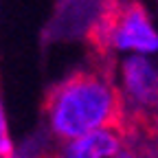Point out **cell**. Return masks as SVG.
<instances>
[{
  "instance_id": "cell-1",
  "label": "cell",
  "mask_w": 158,
  "mask_h": 158,
  "mask_svg": "<svg viewBox=\"0 0 158 158\" xmlns=\"http://www.w3.org/2000/svg\"><path fill=\"white\" fill-rule=\"evenodd\" d=\"M51 134L57 141H75L86 134L123 127V101L108 62L70 73L55 84L44 101Z\"/></svg>"
},
{
  "instance_id": "cell-2",
  "label": "cell",
  "mask_w": 158,
  "mask_h": 158,
  "mask_svg": "<svg viewBox=\"0 0 158 158\" xmlns=\"http://www.w3.org/2000/svg\"><path fill=\"white\" fill-rule=\"evenodd\" d=\"M88 40L103 59H108L110 51L147 57L154 55L158 48V35L149 20V13L138 2L101 5Z\"/></svg>"
},
{
  "instance_id": "cell-3",
  "label": "cell",
  "mask_w": 158,
  "mask_h": 158,
  "mask_svg": "<svg viewBox=\"0 0 158 158\" xmlns=\"http://www.w3.org/2000/svg\"><path fill=\"white\" fill-rule=\"evenodd\" d=\"M123 147V132L110 127L62 143L46 158H114Z\"/></svg>"
},
{
  "instance_id": "cell-4",
  "label": "cell",
  "mask_w": 158,
  "mask_h": 158,
  "mask_svg": "<svg viewBox=\"0 0 158 158\" xmlns=\"http://www.w3.org/2000/svg\"><path fill=\"white\" fill-rule=\"evenodd\" d=\"M0 158H15V145L9 134V123H7V112L2 106V97H0Z\"/></svg>"
}]
</instances>
